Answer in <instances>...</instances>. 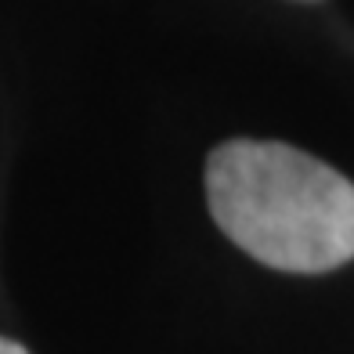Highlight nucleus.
Wrapping results in <instances>:
<instances>
[{"instance_id": "nucleus-2", "label": "nucleus", "mask_w": 354, "mask_h": 354, "mask_svg": "<svg viewBox=\"0 0 354 354\" xmlns=\"http://www.w3.org/2000/svg\"><path fill=\"white\" fill-rule=\"evenodd\" d=\"M0 354H29L22 344H15V340H4V336H0Z\"/></svg>"}, {"instance_id": "nucleus-1", "label": "nucleus", "mask_w": 354, "mask_h": 354, "mask_svg": "<svg viewBox=\"0 0 354 354\" xmlns=\"http://www.w3.org/2000/svg\"><path fill=\"white\" fill-rule=\"evenodd\" d=\"M206 203L217 228L268 268L322 275L354 261V185L293 145H217Z\"/></svg>"}]
</instances>
